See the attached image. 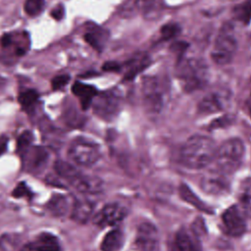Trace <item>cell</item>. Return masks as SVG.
<instances>
[{"mask_svg":"<svg viewBox=\"0 0 251 251\" xmlns=\"http://www.w3.org/2000/svg\"><path fill=\"white\" fill-rule=\"evenodd\" d=\"M68 155L74 163L89 167L99 160L101 153L98 144L84 137H77L71 142Z\"/></svg>","mask_w":251,"mask_h":251,"instance_id":"6","label":"cell"},{"mask_svg":"<svg viewBox=\"0 0 251 251\" xmlns=\"http://www.w3.org/2000/svg\"><path fill=\"white\" fill-rule=\"evenodd\" d=\"M33 142V134L29 130L23 131L17 140V151L20 155H22L25 150H27L30 146H32Z\"/></svg>","mask_w":251,"mask_h":251,"instance_id":"30","label":"cell"},{"mask_svg":"<svg viewBox=\"0 0 251 251\" xmlns=\"http://www.w3.org/2000/svg\"><path fill=\"white\" fill-rule=\"evenodd\" d=\"M102 70L108 73H118L122 70V65L116 61H107L102 65Z\"/></svg>","mask_w":251,"mask_h":251,"instance_id":"37","label":"cell"},{"mask_svg":"<svg viewBox=\"0 0 251 251\" xmlns=\"http://www.w3.org/2000/svg\"><path fill=\"white\" fill-rule=\"evenodd\" d=\"M244 143L239 138L226 140L217 149L215 159L219 171L225 175L232 174L241 166L244 157Z\"/></svg>","mask_w":251,"mask_h":251,"instance_id":"3","label":"cell"},{"mask_svg":"<svg viewBox=\"0 0 251 251\" xmlns=\"http://www.w3.org/2000/svg\"><path fill=\"white\" fill-rule=\"evenodd\" d=\"M23 164L29 172H38L43 169L47 163L49 154L40 146H30L22 155Z\"/></svg>","mask_w":251,"mask_h":251,"instance_id":"16","label":"cell"},{"mask_svg":"<svg viewBox=\"0 0 251 251\" xmlns=\"http://www.w3.org/2000/svg\"><path fill=\"white\" fill-rule=\"evenodd\" d=\"M233 16L236 21L248 25L251 22V0H244L236 5L233 9Z\"/></svg>","mask_w":251,"mask_h":251,"instance_id":"27","label":"cell"},{"mask_svg":"<svg viewBox=\"0 0 251 251\" xmlns=\"http://www.w3.org/2000/svg\"><path fill=\"white\" fill-rule=\"evenodd\" d=\"M178 192H179V196L181 197V199L183 201H185L186 203L190 204L191 206H193L194 208H196L197 210L201 211V212H205L207 214H214L213 209L211 207H209L206 203H204L192 190L191 188L185 184V183H181L179 184L178 187Z\"/></svg>","mask_w":251,"mask_h":251,"instance_id":"22","label":"cell"},{"mask_svg":"<svg viewBox=\"0 0 251 251\" xmlns=\"http://www.w3.org/2000/svg\"><path fill=\"white\" fill-rule=\"evenodd\" d=\"M236 49L237 40L233 25L230 23H225L215 39L211 57L217 65L224 66L233 60Z\"/></svg>","mask_w":251,"mask_h":251,"instance_id":"4","label":"cell"},{"mask_svg":"<svg viewBox=\"0 0 251 251\" xmlns=\"http://www.w3.org/2000/svg\"><path fill=\"white\" fill-rule=\"evenodd\" d=\"M229 96L226 90H215L207 93L198 103V112L209 115L223 111L228 104Z\"/></svg>","mask_w":251,"mask_h":251,"instance_id":"10","label":"cell"},{"mask_svg":"<svg viewBox=\"0 0 251 251\" xmlns=\"http://www.w3.org/2000/svg\"><path fill=\"white\" fill-rule=\"evenodd\" d=\"M27 251H61L59 240L51 233H41L25 246Z\"/></svg>","mask_w":251,"mask_h":251,"instance_id":"21","label":"cell"},{"mask_svg":"<svg viewBox=\"0 0 251 251\" xmlns=\"http://www.w3.org/2000/svg\"><path fill=\"white\" fill-rule=\"evenodd\" d=\"M180 31V27L177 24L169 23L161 27V37L163 40H170L176 36Z\"/></svg>","mask_w":251,"mask_h":251,"instance_id":"31","label":"cell"},{"mask_svg":"<svg viewBox=\"0 0 251 251\" xmlns=\"http://www.w3.org/2000/svg\"><path fill=\"white\" fill-rule=\"evenodd\" d=\"M8 146V137L6 135L0 136V156L6 151Z\"/></svg>","mask_w":251,"mask_h":251,"instance_id":"39","label":"cell"},{"mask_svg":"<svg viewBox=\"0 0 251 251\" xmlns=\"http://www.w3.org/2000/svg\"><path fill=\"white\" fill-rule=\"evenodd\" d=\"M216 152V144L212 138L195 134L190 136L181 146L179 159L184 167L191 170H200L214 161Z\"/></svg>","mask_w":251,"mask_h":251,"instance_id":"1","label":"cell"},{"mask_svg":"<svg viewBox=\"0 0 251 251\" xmlns=\"http://www.w3.org/2000/svg\"><path fill=\"white\" fill-rule=\"evenodd\" d=\"M18 244V238L11 234L0 236V251H14Z\"/></svg>","mask_w":251,"mask_h":251,"instance_id":"33","label":"cell"},{"mask_svg":"<svg viewBox=\"0 0 251 251\" xmlns=\"http://www.w3.org/2000/svg\"><path fill=\"white\" fill-rule=\"evenodd\" d=\"M126 209L119 203L105 205L95 216L94 223L100 227L113 226L119 224L126 216Z\"/></svg>","mask_w":251,"mask_h":251,"instance_id":"11","label":"cell"},{"mask_svg":"<svg viewBox=\"0 0 251 251\" xmlns=\"http://www.w3.org/2000/svg\"><path fill=\"white\" fill-rule=\"evenodd\" d=\"M44 0H25L24 4V11L29 17H36L44 10Z\"/></svg>","mask_w":251,"mask_h":251,"instance_id":"29","label":"cell"},{"mask_svg":"<svg viewBox=\"0 0 251 251\" xmlns=\"http://www.w3.org/2000/svg\"><path fill=\"white\" fill-rule=\"evenodd\" d=\"M64 115L66 117V123H68L71 126H77V124H80L81 122L79 119V114L76 112V110H69L67 109L64 112Z\"/></svg>","mask_w":251,"mask_h":251,"instance_id":"36","label":"cell"},{"mask_svg":"<svg viewBox=\"0 0 251 251\" xmlns=\"http://www.w3.org/2000/svg\"><path fill=\"white\" fill-rule=\"evenodd\" d=\"M176 251H202L200 238L197 237L190 228L180 227L175 235Z\"/></svg>","mask_w":251,"mask_h":251,"instance_id":"17","label":"cell"},{"mask_svg":"<svg viewBox=\"0 0 251 251\" xmlns=\"http://www.w3.org/2000/svg\"><path fill=\"white\" fill-rule=\"evenodd\" d=\"M72 92L75 97H77L80 108L83 111L87 110L92 105L95 97L99 93L95 86L80 81H75L72 85Z\"/></svg>","mask_w":251,"mask_h":251,"instance_id":"19","label":"cell"},{"mask_svg":"<svg viewBox=\"0 0 251 251\" xmlns=\"http://www.w3.org/2000/svg\"><path fill=\"white\" fill-rule=\"evenodd\" d=\"M93 205L86 199H77L74 202L71 217L78 223H85L91 216Z\"/></svg>","mask_w":251,"mask_h":251,"instance_id":"23","label":"cell"},{"mask_svg":"<svg viewBox=\"0 0 251 251\" xmlns=\"http://www.w3.org/2000/svg\"><path fill=\"white\" fill-rule=\"evenodd\" d=\"M160 0H126L122 6L120 13L123 17H132L137 13H142L148 17L160 10Z\"/></svg>","mask_w":251,"mask_h":251,"instance_id":"12","label":"cell"},{"mask_svg":"<svg viewBox=\"0 0 251 251\" xmlns=\"http://www.w3.org/2000/svg\"><path fill=\"white\" fill-rule=\"evenodd\" d=\"M71 80V76L69 74H63L56 75L51 80V86L53 90H60L64 88Z\"/></svg>","mask_w":251,"mask_h":251,"instance_id":"34","label":"cell"},{"mask_svg":"<svg viewBox=\"0 0 251 251\" xmlns=\"http://www.w3.org/2000/svg\"><path fill=\"white\" fill-rule=\"evenodd\" d=\"M50 16L56 20V21H61L65 17V7L61 3L56 5L51 11H50Z\"/></svg>","mask_w":251,"mask_h":251,"instance_id":"38","label":"cell"},{"mask_svg":"<svg viewBox=\"0 0 251 251\" xmlns=\"http://www.w3.org/2000/svg\"><path fill=\"white\" fill-rule=\"evenodd\" d=\"M246 106H247V109H248V112H249V115L251 117V91L249 93V96L247 98V101H246Z\"/></svg>","mask_w":251,"mask_h":251,"instance_id":"40","label":"cell"},{"mask_svg":"<svg viewBox=\"0 0 251 251\" xmlns=\"http://www.w3.org/2000/svg\"><path fill=\"white\" fill-rule=\"evenodd\" d=\"M13 197L15 198H22V197H26V198H31L32 197V192L30 189L26 186L25 182H20L15 189L12 192Z\"/></svg>","mask_w":251,"mask_h":251,"instance_id":"35","label":"cell"},{"mask_svg":"<svg viewBox=\"0 0 251 251\" xmlns=\"http://www.w3.org/2000/svg\"><path fill=\"white\" fill-rule=\"evenodd\" d=\"M48 210L57 217L66 216L69 212H72L73 205H70V201L67 196L62 194H55L47 203Z\"/></svg>","mask_w":251,"mask_h":251,"instance_id":"24","label":"cell"},{"mask_svg":"<svg viewBox=\"0 0 251 251\" xmlns=\"http://www.w3.org/2000/svg\"><path fill=\"white\" fill-rule=\"evenodd\" d=\"M246 216L238 205H232L225 210L222 222L226 232L232 237H239L246 231Z\"/></svg>","mask_w":251,"mask_h":251,"instance_id":"8","label":"cell"},{"mask_svg":"<svg viewBox=\"0 0 251 251\" xmlns=\"http://www.w3.org/2000/svg\"><path fill=\"white\" fill-rule=\"evenodd\" d=\"M4 82H5V80L3 78H0V91H1V89L3 87V85H4Z\"/></svg>","mask_w":251,"mask_h":251,"instance_id":"41","label":"cell"},{"mask_svg":"<svg viewBox=\"0 0 251 251\" xmlns=\"http://www.w3.org/2000/svg\"><path fill=\"white\" fill-rule=\"evenodd\" d=\"M39 100V94L35 89L27 88L19 93L18 102L25 112L31 111Z\"/></svg>","mask_w":251,"mask_h":251,"instance_id":"26","label":"cell"},{"mask_svg":"<svg viewBox=\"0 0 251 251\" xmlns=\"http://www.w3.org/2000/svg\"><path fill=\"white\" fill-rule=\"evenodd\" d=\"M226 176L220 171L206 174L200 181L202 190L211 195L226 194L229 190V182Z\"/></svg>","mask_w":251,"mask_h":251,"instance_id":"13","label":"cell"},{"mask_svg":"<svg viewBox=\"0 0 251 251\" xmlns=\"http://www.w3.org/2000/svg\"><path fill=\"white\" fill-rule=\"evenodd\" d=\"M92 107L97 117L106 122H110L118 116L121 110V98L113 91L98 93L92 103Z\"/></svg>","mask_w":251,"mask_h":251,"instance_id":"7","label":"cell"},{"mask_svg":"<svg viewBox=\"0 0 251 251\" xmlns=\"http://www.w3.org/2000/svg\"><path fill=\"white\" fill-rule=\"evenodd\" d=\"M151 64L150 57L145 53L136 54L126 63V73L124 80H131L138 74L142 73Z\"/></svg>","mask_w":251,"mask_h":251,"instance_id":"20","label":"cell"},{"mask_svg":"<svg viewBox=\"0 0 251 251\" xmlns=\"http://www.w3.org/2000/svg\"><path fill=\"white\" fill-rule=\"evenodd\" d=\"M83 39L94 50H96L97 52H101L109 39V31L100 25L90 24L85 28V31L83 33Z\"/></svg>","mask_w":251,"mask_h":251,"instance_id":"18","label":"cell"},{"mask_svg":"<svg viewBox=\"0 0 251 251\" xmlns=\"http://www.w3.org/2000/svg\"><path fill=\"white\" fill-rule=\"evenodd\" d=\"M66 181L73 185L76 190L82 193H96L101 190L102 183L100 179L85 176L81 174L76 168L73 171V173L66 178Z\"/></svg>","mask_w":251,"mask_h":251,"instance_id":"14","label":"cell"},{"mask_svg":"<svg viewBox=\"0 0 251 251\" xmlns=\"http://www.w3.org/2000/svg\"><path fill=\"white\" fill-rule=\"evenodd\" d=\"M0 45L3 49H13L17 57L24 56L29 46V36L26 32L5 33L0 38Z\"/></svg>","mask_w":251,"mask_h":251,"instance_id":"15","label":"cell"},{"mask_svg":"<svg viewBox=\"0 0 251 251\" xmlns=\"http://www.w3.org/2000/svg\"><path fill=\"white\" fill-rule=\"evenodd\" d=\"M239 208L246 218H251V182L245 184L239 196Z\"/></svg>","mask_w":251,"mask_h":251,"instance_id":"28","label":"cell"},{"mask_svg":"<svg viewBox=\"0 0 251 251\" xmlns=\"http://www.w3.org/2000/svg\"><path fill=\"white\" fill-rule=\"evenodd\" d=\"M190 230L199 238L205 236L208 233V229L204 219L202 217L195 218L190 225Z\"/></svg>","mask_w":251,"mask_h":251,"instance_id":"32","label":"cell"},{"mask_svg":"<svg viewBox=\"0 0 251 251\" xmlns=\"http://www.w3.org/2000/svg\"><path fill=\"white\" fill-rule=\"evenodd\" d=\"M176 76L184 91L193 92L203 88L209 79V69L204 60L197 57L180 55L176 68Z\"/></svg>","mask_w":251,"mask_h":251,"instance_id":"2","label":"cell"},{"mask_svg":"<svg viewBox=\"0 0 251 251\" xmlns=\"http://www.w3.org/2000/svg\"><path fill=\"white\" fill-rule=\"evenodd\" d=\"M124 243V235L120 229L110 230L103 238L100 249L101 251H119Z\"/></svg>","mask_w":251,"mask_h":251,"instance_id":"25","label":"cell"},{"mask_svg":"<svg viewBox=\"0 0 251 251\" xmlns=\"http://www.w3.org/2000/svg\"><path fill=\"white\" fill-rule=\"evenodd\" d=\"M165 82L158 76H145L141 82V97L145 110L150 114H159L167 100Z\"/></svg>","mask_w":251,"mask_h":251,"instance_id":"5","label":"cell"},{"mask_svg":"<svg viewBox=\"0 0 251 251\" xmlns=\"http://www.w3.org/2000/svg\"><path fill=\"white\" fill-rule=\"evenodd\" d=\"M134 244L138 251H158L159 234L157 227L148 222L140 224Z\"/></svg>","mask_w":251,"mask_h":251,"instance_id":"9","label":"cell"}]
</instances>
